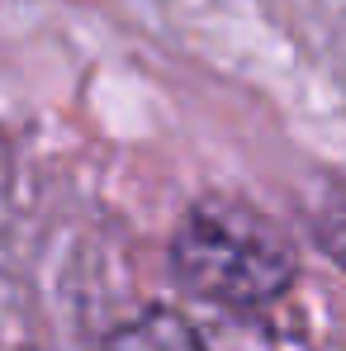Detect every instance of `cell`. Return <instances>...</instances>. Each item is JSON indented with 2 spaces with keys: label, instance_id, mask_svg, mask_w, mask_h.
Returning a JSON list of instances; mask_svg holds the SVG:
<instances>
[{
  "label": "cell",
  "instance_id": "obj_1",
  "mask_svg": "<svg viewBox=\"0 0 346 351\" xmlns=\"http://www.w3.org/2000/svg\"><path fill=\"white\" fill-rule=\"evenodd\" d=\"M171 271L195 299L256 308L299 280L294 237L242 195H204L171 233Z\"/></svg>",
  "mask_w": 346,
  "mask_h": 351
},
{
  "label": "cell",
  "instance_id": "obj_2",
  "mask_svg": "<svg viewBox=\"0 0 346 351\" xmlns=\"http://www.w3.org/2000/svg\"><path fill=\"white\" fill-rule=\"evenodd\" d=\"M100 351H209L199 328L175 308H147L133 323L114 328Z\"/></svg>",
  "mask_w": 346,
  "mask_h": 351
},
{
  "label": "cell",
  "instance_id": "obj_3",
  "mask_svg": "<svg viewBox=\"0 0 346 351\" xmlns=\"http://www.w3.org/2000/svg\"><path fill=\"white\" fill-rule=\"evenodd\" d=\"M308 233L318 242V252L346 271V171L332 176L308 204Z\"/></svg>",
  "mask_w": 346,
  "mask_h": 351
}]
</instances>
